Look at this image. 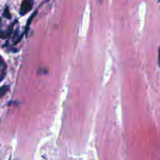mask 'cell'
I'll return each mask as SVG.
<instances>
[{"instance_id": "1", "label": "cell", "mask_w": 160, "mask_h": 160, "mask_svg": "<svg viewBox=\"0 0 160 160\" xmlns=\"http://www.w3.org/2000/svg\"><path fill=\"white\" fill-rule=\"evenodd\" d=\"M34 1L32 0H24L20 4V10H19V14L20 16H24L30 12L33 8Z\"/></svg>"}, {"instance_id": "2", "label": "cell", "mask_w": 160, "mask_h": 160, "mask_svg": "<svg viewBox=\"0 0 160 160\" xmlns=\"http://www.w3.org/2000/svg\"><path fill=\"white\" fill-rule=\"evenodd\" d=\"M7 72V65L3 57L0 55V83L4 80Z\"/></svg>"}, {"instance_id": "3", "label": "cell", "mask_w": 160, "mask_h": 160, "mask_svg": "<svg viewBox=\"0 0 160 160\" xmlns=\"http://www.w3.org/2000/svg\"><path fill=\"white\" fill-rule=\"evenodd\" d=\"M16 22H17V20L14 21L12 24H10V26L6 29V30H0V39H8V38H10V36L11 35V34H12L13 32L14 23H15Z\"/></svg>"}, {"instance_id": "4", "label": "cell", "mask_w": 160, "mask_h": 160, "mask_svg": "<svg viewBox=\"0 0 160 160\" xmlns=\"http://www.w3.org/2000/svg\"><path fill=\"white\" fill-rule=\"evenodd\" d=\"M37 12H38V10H36V11L34 12L33 14H32V16H31V17H29L27 23H26L25 29H24V33L22 34V35H20V40H21V39H22V37L24 36V35H26V34L28 33V30H29V26H30L31 23H32V19H33V18H34V17H35V16H36V14H37Z\"/></svg>"}, {"instance_id": "5", "label": "cell", "mask_w": 160, "mask_h": 160, "mask_svg": "<svg viewBox=\"0 0 160 160\" xmlns=\"http://www.w3.org/2000/svg\"><path fill=\"white\" fill-rule=\"evenodd\" d=\"M9 90H10V86L9 85L5 84L0 88V98H2L9 92Z\"/></svg>"}, {"instance_id": "6", "label": "cell", "mask_w": 160, "mask_h": 160, "mask_svg": "<svg viewBox=\"0 0 160 160\" xmlns=\"http://www.w3.org/2000/svg\"><path fill=\"white\" fill-rule=\"evenodd\" d=\"M3 17L6 19H11L12 16H11V14L10 13V10H9V7L6 6L5 7V10H4L3 12Z\"/></svg>"}, {"instance_id": "7", "label": "cell", "mask_w": 160, "mask_h": 160, "mask_svg": "<svg viewBox=\"0 0 160 160\" xmlns=\"http://www.w3.org/2000/svg\"><path fill=\"white\" fill-rule=\"evenodd\" d=\"M158 67H160V47L158 48Z\"/></svg>"}, {"instance_id": "8", "label": "cell", "mask_w": 160, "mask_h": 160, "mask_svg": "<svg viewBox=\"0 0 160 160\" xmlns=\"http://www.w3.org/2000/svg\"><path fill=\"white\" fill-rule=\"evenodd\" d=\"M2 25V18L0 17V26Z\"/></svg>"}]
</instances>
